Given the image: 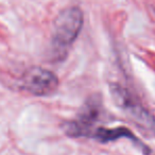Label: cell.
Returning <instances> with one entry per match:
<instances>
[{
	"mask_svg": "<svg viewBox=\"0 0 155 155\" xmlns=\"http://www.w3.org/2000/svg\"><path fill=\"white\" fill-rule=\"evenodd\" d=\"M83 21V12L78 7L64 9L56 16L53 25L52 46L58 58L61 54L64 58L66 56L69 47L74 43L82 30Z\"/></svg>",
	"mask_w": 155,
	"mask_h": 155,
	"instance_id": "cell-1",
	"label": "cell"
},
{
	"mask_svg": "<svg viewBox=\"0 0 155 155\" xmlns=\"http://www.w3.org/2000/svg\"><path fill=\"white\" fill-rule=\"evenodd\" d=\"M20 86L34 96H49L58 87V79L52 71L41 67H31L21 77Z\"/></svg>",
	"mask_w": 155,
	"mask_h": 155,
	"instance_id": "cell-2",
	"label": "cell"
},
{
	"mask_svg": "<svg viewBox=\"0 0 155 155\" xmlns=\"http://www.w3.org/2000/svg\"><path fill=\"white\" fill-rule=\"evenodd\" d=\"M110 91L117 104L123 108L125 113H127L134 119V121L155 134V118L149 114L140 104L136 103L130 94L125 91V89L121 88L118 85H114L110 87Z\"/></svg>",
	"mask_w": 155,
	"mask_h": 155,
	"instance_id": "cell-3",
	"label": "cell"
},
{
	"mask_svg": "<svg viewBox=\"0 0 155 155\" xmlns=\"http://www.w3.org/2000/svg\"><path fill=\"white\" fill-rule=\"evenodd\" d=\"M99 113V106L95 99H91L89 102H86V104L83 106L82 110L74 120L65 123V133L70 137L74 138L91 136L93 135L91 130L95 123L97 122Z\"/></svg>",
	"mask_w": 155,
	"mask_h": 155,
	"instance_id": "cell-4",
	"label": "cell"
},
{
	"mask_svg": "<svg viewBox=\"0 0 155 155\" xmlns=\"http://www.w3.org/2000/svg\"><path fill=\"white\" fill-rule=\"evenodd\" d=\"M93 136L95 139L98 141L102 142V143H106V142L114 141L121 137L130 138V139L136 140V137L134 134L130 131L129 129L123 127H114V129H105V127H98L95 132L93 133Z\"/></svg>",
	"mask_w": 155,
	"mask_h": 155,
	"instance_id": "cell-5",
	"label": "cell"
}]
</instances>
